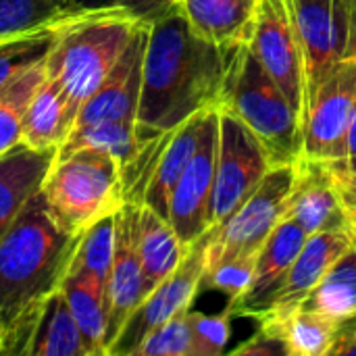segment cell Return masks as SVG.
Segmentation results:
<instances>
[{"label": "cell", "mask_w": 356, "mask_h": 356, "mask_svg": "<svg viewBox=\"0 0 356 356\" xmlns=\"http://www.w3.org/2000/svg\"><path fill=\"white\" fill-rule=\"evenodd\" d=\"M234 48L198 35L179 4L152 19L138 106L140 131L152 140L200 111L219 108Z\"/></svg>", "instance_id": "obj_1"}, {"label": "cell", "mask_w": 356, "mask_h": 356, "mask_svg": "<svg viewBox=\"0 0 356 356\" xmlns=\"http://www.w3.org/2000/svg\"><path fill=\"white\" fill-rule=\"evenodd\" d=\"M81 234L63 232L38 192L0 242V325L4 356H25L48 298L69 275Z\"/></svg>", "instance_id": "obj_2"}, {"label": "cell", "mask_w": 356, "mask_h": 356, "mask_svg": "<svg viewBox=\"0 0 356 356\" xmlns=\"http://www.w3.org/2000/svg\"><path fill=\"white\" fill-rule=\"evenodd\" d=\"M144 19L111 2L71 10L46 58L48 77L67 100L69 134L86 100L111 73Z\"/></svg>", "instance_id": "obj_3"}, {"label": "cell", "mask_w": 356, "mask_h": 356, "mask_svg": "<svg viewBox=\"0 0 356 356\" xmlns=\"http://www.w3.org/2000/svg\"><path fill=\"white\" fill-rule=\"evenodd\" d=\"M219 108L236 115L257 136L273 167L296 165L302 159V121L248 42L234 48Z\"/></svg>", "instance_id": "obj_4"}, {"label": "cell", "mask_w": 356, "mask_h": 356, "mask_svg": "<svg viewBox=\"0 0 356 356\" xmlns=\"http://www.w3.org/2000/svg\"><path fill=\"white\" fill-rule=\"evenodd\" d=\"M40 192L54 223L67 234H81L125 204L123 169L96 148L56 154Z\"/></svg>", "instance_id": "obj_5"}, {"label": "cell", "mask_w": 356, "mask_h": 356, "mask_svg": "<svg viewBox=\"0 0 356 356\" xmlns=\"http://www.w3.org/2000/svg\"><path fill=\"white\" fill-rule=\"evenodd\" d=\"M296 165L271 167L259 188L219 227L209 229L207 269L236 257L257 254L269 234L286 217Z\"/></svg>", "instance_id": "obj_6"}, {"label": "cell", "mask_w": 356, "mask_h": 356, "mask_svg": "<svg viewBox=\"0 0 356 356\" xmlns=\"http://www.w3.org/2000/svg\"><path fill=\"white\" fill-rule=\"evenodd\" d=\"M248 44L305 121L307 71L294 0H257Z\"/></svg>", "instance_id": "obj_7"}, {"label": "cell", "mask_w": 356, "mask_h": 356, "mask_svg": "<svg viewBox=\"0 0 356 356\" xmlns=\"http://www.w3.org/2000/svg\"><path fill=\"white\" fill-rule=\"evenodd\" d=\"M271 161L257 136L229 111L219 113V144L211 200V229L219 227L259 188Z\"/></svg>", "instance_id": "obj_8"}, {"label": "cell", "mask_w": 356, "mask_h": 356, "mask_svg": "<svg viewBox=\"0 0 356 356\" xmlns=\"http://www.w3.org/2000/svg\"><path fill=\"white\" fill-rule=\"evenodd\" d=\"M356 111V56L340 60L317 86L302 121V156L336 165L346 163L348 131Z\"/></svg>", "instance_id": "obj_9"}, {"label": "cell", "mask_w": 356, "mask_h": 356, "mask_svg": "<svg viewBox=\"0 0 356 356\" xmlns=\"http://www.w3.org/2000/svg\"><path fill=\"white\" fill-rule=\"evenodd\" d=\"M305 52L307 106L323 77L356 56V0H294Z\"/></svg>", "instance_id": "obj_10"}, {"label": "cell", "mask_w": 356, "mask_h": 356, "mask_svg": "<svg viewBox=\"0 0 356 356\" xmlns=\"http://www.w3.org/2000/svg\"><path fill=\"white\" fill-rule=\"evenodd\" d=\"M207 242L209 234L196 240L177 269L167 275L131 313L125 321L123 330L111 344L106 356H131L142 344V340L154 332L159 325L181 313L184 309H192L196 294L200 292V282L207 271Z\"/></svg>", "instance_id": "obj_11"}, {"label": "cell", "mask_w": 356, "mask_h": 356, "mask_svg": "<svg viewBox=\"0 0 356 356\" xmlns=\"http://www.w3.org/2000/svg\"><path fill=\"white\" fill-rule=\"evenodd\" d=\"M219 113L221 108L209 111L200 144L171 194L169 223L186 246H192L211 229V200L219 144Z\"/></svg>", "instance_id": "obj_12"}, {"label": "cell", "mask_w": 356, "mask_h": 356, "mask_svg": "<svg viewBox=\"0 0 356 356\" xmlns=\"http://www.w3.org/2000/svg\"><path fill=\"white\" fill-rule=\"evenodd\" d=\"M138 213L140 202H125L117 213V246L111 273L104 286L106 311V353L125 321L146 298L144 271L138 254Z\"/></svg>", "instance_id": "obj_13"}, {"label": "cell", "mask_w": 356, "mask_h": 356, "mask_svg": "<svg viewBox=\"0 0 356 356\" xmlns=\"http://www.w3.org/2000/svg\"><path fill=\"white\" fill-rule=\"evenodd\" d=\"M286 217L309 236L317 232H348V211L340 188V169L332 163L302 156L290 192Z\"/></svg>", "instance_id": "obj_14"}, {"label": "cell", "mask_w": 356, "mask_h": 356, "mask_svg": "<svg viewBox=\"0 0 356 356\" xmlns=\"http://www.w3.org/2000/svg\"><path fill=\"white\" fill-rule=\"evenodd\" d=\"M148 29H150L148 21H144L138 27V31L129 40L127 48L123 50L111 73L81 106L73 127L96 123V121H111V119L138 121Z\"/></svg>", "instance_id": "obj_15"}, {"label": "cell", "mask_w": 356, "mask_h": 356, "mask_svg": "<svg viewBox=\"0 0 356 356\" xmlns=\"http://www.w3.org/2000/svg\"><path fill=\"white\" fill-rule=\"evenodd\" d=\"M309 234L290 217H284L277 227L269 234V238L263 242V246L257 252V263H254V275L248 292L236 300L229 302L225 309L232 313V317H259L273 292L277 290L280 282L296 261L298 252L307 244Z\"/></svg>", "instance_id": "obj_16"}, {"label": "cell", "mask_w": 356, "mask_h": 356, "mask_svg": "<svg viewBox=\"0 0 356 356\" xmlns=\"http://www.w3.org/2000/svg\"><path fill=\"white\" fill-rule=\"evenodd\" d=\"M353 238L348 232H317L309 236L296 261L280 282L267 309L257 317H280L300 307L309 292L317 286L323 273L348 250Z\"/></svg>", "instance_id": "obj_17"}, {"label": "cell", "mask_w": 356, "mask_h": 356, "mask_svg": "<svg viewBox=\"0 0 356 356\" xmlns=\"http://www.w3.org/2000/svg\"><path fill=\"white\" fill-rule=\"evenodd\" d=\"M58 148H31L25 142L0 154V242L42 190Z\"/></svg>", "instance_id": "obj_18"}, {"label": "cell", "mask_w": 356, "mask_h": 356, "mask_svg": "<svg viewBox=\"0 0 356 356\" xmlns=\"http://www.w3.org/2000/svg\"><path fill=\"white\" fill-rule=\"evenodd\" d=\"M209 111L211 108L192 115L181 125H177L173 131H169V136L156 156L152 175L144 190L142 204L150 207L165 219H169V202H171L173 188L179 181L186 167L190 165V161L200 144Z\"/></svg>", "instance_id": "obj_19"}, {"label": "cell", "mask_w": 356, "mask_h": 356, "mask_svg": "<svg viewBox=\"0 0 356 356\" xmlns=\"http://www.w3.org/2000/svg\"><path fill=\"white\" fill-rule=\"evenodd\" d=\"M257 0H179L190 27L219 46H238L250 40Z\"/></svg>", "instance_id": "obj_20"}, {"label": "cell", "mask_w": 356, "mask_h": 356, "mask_svg": "<svg viewBox=\"0 0 356 356\" xmlns=\"http://www.w3.org/2000/svg\"><path fill=\"white\" fill-rule=\"evenodd\" d=\"M190 246H186L169 219L146 204L138 213V254L144 271L146 296L184 261Z\"/></svg>", "instance_id": "obj_21"}, {"label": "cell", "mask_w": 356, "mask_h": 356, "mask_svg": "<svg viewBox=\"0 0 356 356\" xmlns=\"http://www.w3.org/2000/svg\"><path fill=\"white\" fill-rule=\"evenodd\" d=\"M152 140L140 131L138 121H129V119L96 121V123L73 127L71 134L58 146L56 154H69L79 148L104 150L121 163V169L125 173L129 167H134V163L142 156V152Z\"/></svg>", "instance_id": "obj_22"}, {"label": "cell", "mask_w": 356, "mask_h": 356, "mask_svg": "<svg viewBox=\"0 0 356 356\" xmlns=\"http://www.w3.org/2000/svg\"><path fill=\"white\" fill-rule=\"evenodd\" d=\"M65 298L77 321L90 356H106L104 284L81 267H71L63 284Z\"/></svg>", "instance_id": "obj_23"}, {"label": "cell", "mask_w": 356, "mask_h": 356, "mask_svg": "<svg viewBox=\"0 0 356 356\" xmlns=\"http://www.w3.org/2000/svg\"><path fill=\"white\" fill-rule=\"evenodd\" d=\"M25 356H90L63 288L42 309Z\"/></svg>", "instance_id": "obj_24"}, {"label": "cell", "mask_w": 356, "mask_h": 356, "mask_svg": "<svg viewBox=\"0 0 356 356\" xmlns=\"http://www.w3.org/2000/svg\"><path fill=\"white\" fill-rule=\"evenodd\" d=\"M261 325L273 330L286 344L288 356H330L338 321L307 309H294L280 317H261Z\"/></svg>", "instance_id": "obj_25"}, {"label": "cell", "mask_w": 356, "mask_h": 356, "mask_svg": "<svg viewBox=\"0 0 356 356\" xmlns=\"http://www.w3.org/2000/svg\"><path fill=\"white\" fill-rule=\"evenodd\" d=\"M69 136L67 119V100L54 79L46 75V81L40 86L31 98L25 117L21 142L31 148H58Z\"/></svg>", "instance_id": "obj_26"}, {"label": "cell", "mask_w": 356, "mask_h": 356, "mask_svg": "<svg viewBox=\"0 0 356 356\" xmlns=\"http://www.w3.org/2000/svg\"><path fill=\"white\" fill-rule=\"evenodd\" d=\"M298 309L327 315L336 321L356 315V244L323 273Z\"/></svg>", "instance_id": "obj_27"}, {"label": "cell", "mask_w": 356, "mask_h": 356, "mask_svg": "<svg viewBox=\"0 0 356 356\" xmlns=\"http://www.w3.org/2000/svg\"><path fill=\"white\" fill-rule=\"evenodd\" d=\"M67 15L69 13L44 21L31 29L0 38V86L48 58Z\"/></svg>", "instance_id": "obj_28"}, {"label": "cell", "mask_w": 356, "mask_h": 356, "mask_svg": "<svg viewBox=\"0 0 356 356\" xmlns=\"http://www.w3.org/2000/svg\"><path fill=\"white\" fill-rule=\"evenodd\" d=\"M46 75V60H42L0 86V154L21 142L25 111Z\"/></svg>", "instance_id": "obj_29"}, {"label": "cell", "mask_w": 356, "mask_h": 356, "mask_svg": "<svg viewBox=\"0 0 356 356\" xmlns=\"http://www.w3.org/2000/svg\"><path fill=\"white\" fill-rule=\"evenodd\" d=\"M119 213V211H117ZM117 213H111L81 232L73 267H81L106 286L117 246Z\"/></svg>", "instance_id": "obj_30"}, {"label": "cell", "mask_w": 356, "mask_h": 356, "mask_svg": "<svg viewBox=\"0 0 356 356\" xmlns=\"http://www.w3.org/2000/svg\"><path fill=\"white\" fill-rule=\"evenodd\" d=\"M77 8V0H0V38L31 29Z\"/></svg>", "instance_id": "obj_31"}, {"label": "cell", "mask_w": 356, "mask_h": 356, "mask_svg": "<svg viewBox=\"0 0 356 356\" xmlns=\"http://www.w3.org/2000/svg\"><path fill=\"white\" fill-rule=\"evenodd\" d=\"M190 309H184L154 332H150L131 356H194V338L188 323Z\"/></svg>", "instance_id": "obj_32"}, {"label": "cell", "mask_w": 356, "mask_h": 356, "mask_svg": "<svg viewBox=\"0 0 356 356\" xmlns=\"http://www.w3.org/2000/svg\"><path fill=\"white\" fill-rule=\"evenodd\" d=\"M254 263L257 254H246V257H236L232 261L219 263L211 269L204 271V277L200 282V290H215L227 296V305L240 300L254 275Z\"/></svg>", "instance_id": "obj_33"}, {"label": "cell", "mask_w": 356, "mask_h": 356, "mask_svg": "<svg viewBox=\"0 0 356 356\" xmlns=\"http://www.w3.org/2000/svg\"><path fill=\"white\" fill-rule=\"evenodd\" d=\"M188 323L194 338V356H221L232 340V313L225 309L215 315L192 311Z\"/></svg>", "instance_id": "obj_34"}, {"label": "cell", "mask_w": 356, "mask_h": 356, "mask_svg": "<svg viewBox=\"0 0 356 356\" xmlns=\"http://www.w3.org/2000/svg\"><path fill=\"white\" fill-rule=\"evenodd\" d=\"M234 356H288V348L284 340L269 330L267 325L259 323V330L254 336H250L244 344L232 350Z\"/></svg>", "instance_id": "obj_35"}, {"label": "cell", "mask_w": 356, "mask_h": 356, "mask_svg": "<svg viewBox=\"0 0 356 356\" xmlns=\"http://www.w3.org/2000/svg\"><path fill=\"white\" fill-rule=\"evenodd\" d=\"M111 2L127 8L129 13H134L136 17L148 23L179 4V0H111Z\"/></svg>", "instance_id": "obj_36"}, {"label": "cell", "mask_w": 356, "mask_h": 356, "mask_svg": "<svg viewBox=\"0 0 356 356\" xmlns=\"http://www.w3.org/2000/svg\"><path fill=\"white\" fill-rule=\"evenodd\" d=\"M356 355V315L340 319L336 327V340L330 350V356Z\"/></svg>", "instance_id": "obj_37"}, {"label": "cell", "mask_w": 356, "mask_h": 356, "mask_svg": "<svg viewBox=\"0 0 356 356\" xmlns=\"http://www.w3.org/2000/svg\"><path fill=\"white\" fill-rule=\"evenodd\" d=\"M340 173H344L346 177H356V111L353 117V125L348 131V148H346V163L340 169Z\"/></svg>", "instance_id": "obj_38"}, {"label": "cell", "mask_w": 356, "mask_h": 356, "mask_svg": "<svg viewBox=\"0 0 356 356\" xmlns=\"http://www.w3.org/2000/svg\"><path fill=\"white\" fill-rule=\"evenodd\" d=\"M348 234L353 238V244H356V215L348 217Z\"/></svg>", "instance_id": "obj_39"}, {"label": "cell", "mask_w": 356, "mask_h": 356, "mask_svg": "<svg viewBox=\"0 0 356 356\" xmlns=\"http://www.w3.org/2000/svg\"><path fill=\"white\" fill-rule=\"evenodd\" d=\"M0 353H2V325H0Z\"/></svg>", "instance_id": "obj_40"}, {"label": "cell", "mask_w": 356, "mask_h": 356, "mask_svg": "<svg viewBox=\"0 0 356 356\" xmlns=\"http://www.w3.org/2000/svg\"><path fill=\"white\" fill-rule=\"evenodd\" d=\"M355 179H356V177H355Z\"/></svg>", "instance_id": "obj_41"}]
</instances>
